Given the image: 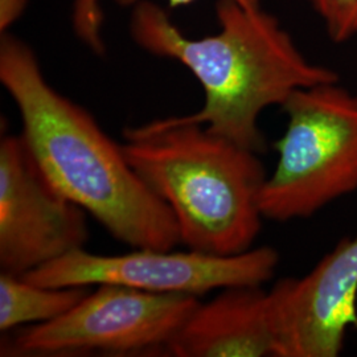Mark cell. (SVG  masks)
Returning a JSON list of instances; mask_svg holds the SVG:
<instances>
[{
  "label": "cell",
  "mask_w": 357,
  "mask_h": 357,
  "mask_svg": "<svg viewBox=\"0 0 357 357\" xmlns=\"http://www.w3.org/2000/svg\"><path fill=\"white\" fill-rule=\"evenodd\" d=\"M0 81L22 116V138L43 176L134 249L172 250L180 241L171 209L130 166L79 105L53 89L22 40L1 33Z\"/></svg>",
  "instance_id": "6da1fadb"
},
{
  "label": "cell",
  "mask_w": 357,
  "mask_h": 357,
  "mask_svg": "<svg viewBox=\"0 0 357 357\" xmlns=\"http://www.w3.org/2000/svg\"><path fill=\"white\" fill-rule=\"evenodd\" d=\"M220 31L206 38L185 36L168 13L149 0L138 1L130 22L132 40L158 57L176 60L197 78L204 105L178 116L255 153L266 150L258 126L261 113L282 106L294 91L339 81L330 68L312 64L280 22L237 0H218Z\"/></svg>",
  "instance_id": "7a4b0ae2"
},
{
  "label": "cell",
  "mask_w": 357,
  "mask_h": 357,
  "mask_svg": "<svg viewBox=\"0 0 357 357\" xmlns=\"http://www.w3.org/2000/svg\"><path fill=\"white\" fill-rule=\"evenodd\" d=\"M123 138L130 166L171 209L187 249L234 255L255 248L268 178L259 153L178 116L126 128Z\"/></svg>",
  "instance_id": "3957f363"
},
{
  "label": "cell",
  "mask_w": 357,
  "mask_h": 357,
  "mask_svg": "<svg viewBox=\"0 0 357 357\" xmlns=\"http://www.w3.org/2000/svg\"><path fill=\"white\" fill-rule=\"evenodd\" d=\"M281 107L287 126L259 206L264 218L289 222L357 191V94L333 81L294 91Z\"/></svg>",
  "instance_id": "277c9868"
},
{
  "label": "cell",
  "mask_w": 357,
  "mask_h": 357,
  "mask_svg": "<svg viewBox=\"0 0 357 357\" xmlns=\"http://www.w3.org/2000/svg\"><path fill=\"white\" fill-rule=\"evenodd\" d=\"M199 305L195 295L97 284L63 317L19 328L3 342L1 356L167 355Z\"/></svg>",
  "instance_id": "5b68a950"
},
{
  "label": "cell",
  "mask_w": 357,
  "mask_h": 357,
  "mask_svg": "<svg viewBox=\"0 0 357 357\" xmlns=\"http://www.w3.org/2000/svg\"><path fill=\"white\" fill-rule=\"evenodd\" d=\"M280 264L271 246L252 248L234 255L134 249L119 255H93L84 248L36 268L26 281L41 286L119 284L153 294L200 296L234 286H264Z\"/></svg>",
  "instance_id": "8992f818"
},
{
  "label": "cell",
  "mask_w": 357,
  "mask_h": 357,
  "mask_svg": "<svg viewBox=\"0 0 357 357\" xmlns=\"http://www.w3.org/2000/svg\"><path fill=\"white\" fill-rule=\"evenodd\" d=\"M86 212L43 176L22 135L0 141V270L13 275L84 248Z\"/></svg>",
  "instance_id": "52a82bcc"
},
{
  "label": "cell",
  "mask_w": 357,
  "mask_h": 357,
  "mask_svg": "<svg viewBox=\"0 0 357 357\" xmlns=\"http://www.w3.org/2000/svg\"><path fill=\"white\" fill-rule=\"evenodd\" d=\"M274 357H337L357 330V236L347 237L302 278L270 290Z\"/></svg>",
  "instance_id": "ba28073f"
},
{
  "label": "cell",
  "mask_w": 357,
  "mask_h": 357,
  "mask_svg": "<svg viewBox=\"0 0 357 357\" xmlns=\"http://www.w3.org/2000/svg\"><path fill=\"white\" fill-rule=\"evenodd\" d=\"M275 333L270 291L234 286L196 307L168 345L176 357H274Z\"/></svg>",
  "instance_id": "9c48e42d"
},
{
  "label": "cell",
  "mask_w": 357,
  "mask_h": 357,
  "mask_svg": "<svg viewBox=\"0 0 357 357\" xmlns=\"http://www.w3.org/2000/svg\"><path fill=\"white\" fill-rule=\"evenodd\" d=\"M89 286H41L20 275L0 274V331L43 324L63 317L88 294Z\"/></svg>",
  "instance_id": "30bf717a"
},
{
  "label": "cell",
  "mask_w": 357,
  "mask_h": 357,
  "mask_svg": "<svg viewBox=\"0 0 357 357\" xmlns=\"http://www.w3.org/2000/svg\"><path fill=\"white\" fill-rule=\"evenodd\" d=\"M122 6L138 3V0H115ZM196 0H168L169 8L175 10L195 3ZM243 7L250 10L261 8V0H237ZM72 24L77 38L96 54L105 53L102 38L103 11L101 0H75L72 10Z\"/></svg>",
  "instance_id": "8fae6325"
},
{
  "label": "cell",
  "mask_w": 357,
  "mask_h": 357,
  "mask_svg": "<svg viewBox=\"0 0 357 357\" xmlns=\"http://www.w3.org/2000/svg\"><path fill=\"white\" fill-rule=\"evenodd\" d=\"M326 26L333 43L342 44L357 36V0H307Z\"/></svg>",
  "instance_id": "7c38bea8"
},
{
  "label": "cell",
  "mask_w": 357,
  "mask_h": 357,
  "mask_svg": "<svg viewBox=\"0 0 357 357\" xmlns=\"http://www.w3.org/2000/svg\"><path fill=\"white\" fill-rule=\"evenodd\" d=\"M28 0H0V31L7 29L26 11Z\"/></svg>",
  "instance_id": "4fadbf2b"
}]
</instances>
